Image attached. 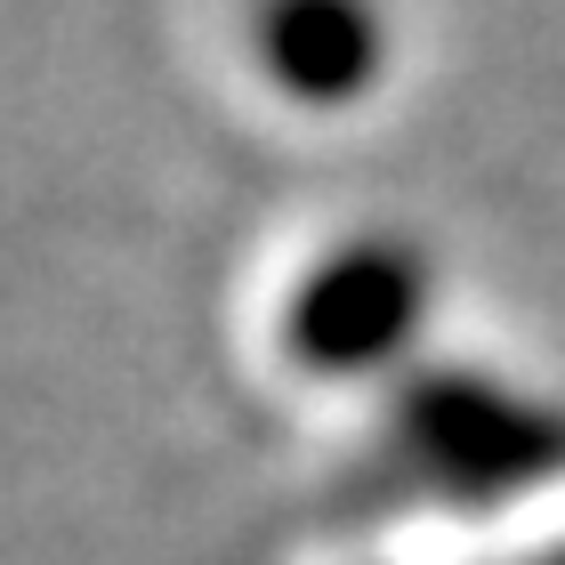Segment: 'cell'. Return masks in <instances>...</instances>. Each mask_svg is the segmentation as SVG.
<instances>
[{"mask_svg":"<svg viewBox=\"0 0 565 565\" xmlns=\"http://www.w3.org/2000/svg\"><path fill=\"white\" fill-rule=\"evenodd\" d=\"M396 460L445 501H509L565 469V413L484 372H420L396 396Z\"/></svg>","mask_w":565,"mask_h":565,"instance_id":"6da1fadb","label":"cell"},{"mask_svg":"<svg viewBox=\"0 0 565 565\" xmlns=\"http://www.w3.org/2000/svg\"><path fill=\"white\" fill-rule=\"evenodd\" d=\"M420 316H428V259L404 235H355L291 282L282 355L307 380H364L413 348Z\"/></svg>","mask_w":565,"mask_h":565,"instance_id":"7a4b0ae2","label":"cell"},{"mask_svg":"<svg viewBox=\"0 0 565 565\" xmlns=\"http://www.w3.org/2000/svg\"><path fill=\"white\" fill-rule=\"evenodd\" d=\"M250 41H259V65L282 97L299 106H355L380 82V17L372 0H259L250 17Z\"/></svg>","mask_w":565,"mask_h":565,"instance_id":"3957f363","label":"cell"}]
</instances>
